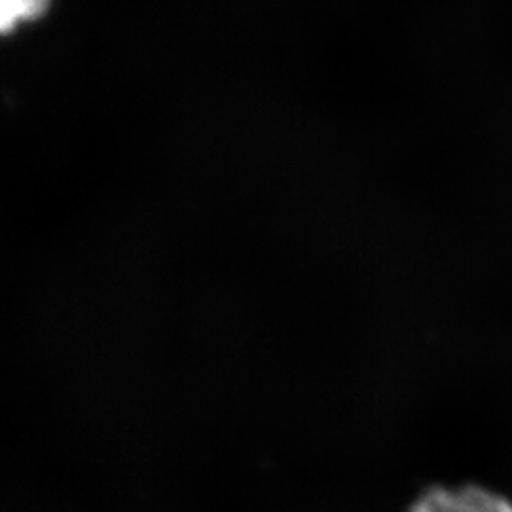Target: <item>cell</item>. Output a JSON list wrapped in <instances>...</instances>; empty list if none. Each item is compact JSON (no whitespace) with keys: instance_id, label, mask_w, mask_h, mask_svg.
<instances>
[{"instance_id":"7a4b0ae2","label":"cell","mask_w":512,"mask_h":512,"mask_svg":"<svg viewBox=\"0 0 512 512\" xmlns=\"http://www.w3.org/2000/svg\"><path fill=\"white\" fill-rule=\"evenodd\" d=\"M52 0H0V35H8L21 23L38 19Z\"/></svg>"},{"instance_id":"6da1fadb","label":"cell","mask_w":512,"mask_h":512,"mask_svg":"<svg viewBox=\"0 0 512 512\" xmlns=\"http://www.w3.org/2000/svg\"><path fill=\"white\" fill-rule=\"evenodd\" d=\"M406 512H512V503L480 486L431 488Z\"/></svg>"}]
</instances>
